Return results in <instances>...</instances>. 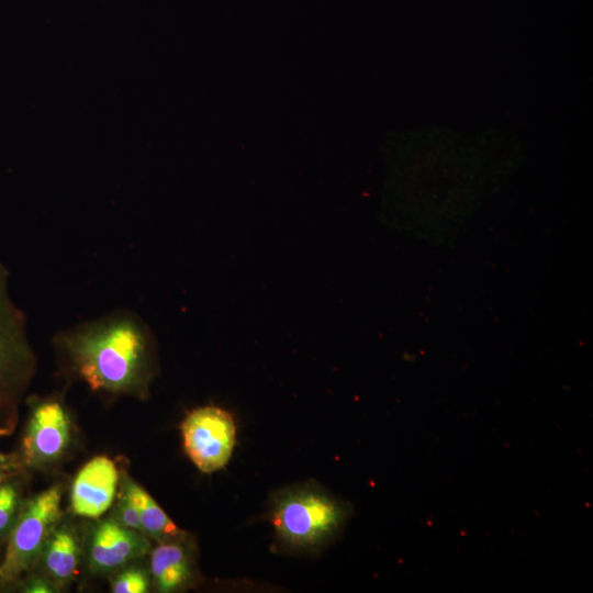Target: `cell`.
<instances>
[{
    "label": "cell",
    "mask_w": 593,
    "mask_h": 593,
    "mask_svg": "<svg viewBox=\"0 0 593 593\" xmlns=\"http://www.w3.org/2000/svg\"><path fill=\"white\" fill-rule=\"evenodd\" d=\"M64 367L88 388L110 396L146 399L157 370L156 342L134 311L120 309L55 334Z\"/></svg>",
    "instance_id": "6da1fadb"
},
{
    "label": "cell",
    "mask_w": 593,
    "mask_h": 593,
    "mask_svg": "<svg viewBox=\"0 0 593 593\" xmlns=\"http://www.w3.org/2000/svg\"><path fill=\"white\" fill-rule=\"evenodd\" d=\"M21 490L9 479L0 484V540L8 538L21 508Z\"/></svg>",
    "instance_id": "7c38bea8"
},
{
    "label": "cell",
    "mask_w": 593,
    "mask_h": 593,
    "mask_svg": "<svg viewBox=\"0 0 593 593\" xmlns=\"http://www.w3.org/2000/svg\"><path fill=\"white\" fill-rule=\"evenodd\" d=\"M112 518L124 527L143 534L138 512L131 499L122 489L115 503Z\"/></svg>",
    "instance_id": "5bb4252c"
},
{
    "label": "cell",
    "mask_w": 593,
    "mask_h": 593,
    "mask_svg": "<svg viewBox=\"0 0 593 593\" xmlns=\"http://www.w3.org/2000/svg\"><path fill=\"white\" fill-rule=\"evenodd\" d=\"M36 369L25 315L11 296L9 271L0 261V438L18 426L20 406Z\"/></svg>",
    "instance_id": "3957f363"
},
{
    "label": "cell",
    "mask_w": 593,
    "mask_h": 593,
    "mask_svg": "<svg viewBox=\"0 0 593 593\" xmlns=\"http://www.w3.org/2000/svg\"><path fill=\"white\" fill-rule=\"evenodd\" d=\"M0 583H1V579H0Z\"/></svg>",
    "instance_id": "e0dca14e"
},
{
    "label": "cell",
    "mask_w": 593,
    "mask_h": 593,
    "mask_svg": "<svg viewBox=\"0 0 593 593\" xmlns=\"http://www.w3.org/2000/svg\"><path fill=\"white\" fill-rule=\"evenodd\" d=\"M135 505L142 526V532L157 542L180 540L187 538L181 530L158 505V503L139 484L127 475L123 477L122 488Z\"/></svg>",
    "instance_id": "8fae6325"
},
{
    "label": "cell",
    "mask_w": 593,
    "mask_h": 593,
    "mask_svg": "<svg viewBox=\"0 0 593 593\" xmlns=\"http://www.w3.org/2000/svg\"><path fill=\"white\" fill-rule=\"evenodd\" d=\"M120 473L107 456L90 459L76 474L70 489L71 511L81 517L99 518L113 504Z\"/></svg>",
    "instance_id": "ba28073f"
},
{
    "label": "cell",
    "mask_w": 593,
    "mask_h": 593,
    "mask_svg": "<svg viewBox=\"0 0 593 593\" xmlns=\"http://www.w3.org/2000/svg\"><path fill=\"white\" fill-rule=\"evenodd\" d=\"M70 415L58 398L37 400L27 419L22 438V460L41 469L57 462L71 441Z\"/></svg>",
    "instance_id": "8992f818"
},
{
    "label": "cell",
    "mask_w": 593,
    "mask_h": 593,
    "mask_svg": "<svg viewBox=\"0 0 593 593\" xmlns=\"http://www.w3.org/2000/svg\"><path fill=\"white\" fill-rule=\"evenodd\" d=\"M150 550L147 536L110 517L99 522L90 534L88 564L92 572L107 573L144 557Z\"/></svg>",
    "instance_id": "52a82bcc"
},
{
    "label": "cell",
    "mask_w": 593,
    "mask_h": 593,
    "mask_svg": "<svg viewBox=\"0 0 593 593\" xmlns=\"http://www.w3.org/2000/svg\"><path fill=\"white\" fill-rule=\"evenodd\" d=\"M61 496V485L55 484L22 504L0 563L1 582L16 580L37 562L60 517Z\"/></svg>",
    "instance_id": "277c9868"
},
{
    "label": "cell",
    "mask_w": 593,
    "mask_h": 593,
    "mask_svg": "<svg viewBox=\"0 0 593 593\" xmlns=\"http://www.w3.org/2000/svg\"><path fill=\"white\" fill-rule=\"evenodd\" d=\"M187 538L158 542L152 550L149 572L158 592H178L193 583L194 561Z\"/></svg>",
    "instance_id": "9c48e42d"
},
{
    "label": "cell",
    "mask_w": 593,
    "mask_h": 593,
    "mask_svg": "<svg viewBox=\"0 0 593 593\" xmlns=\"http://www.w3.org/2000/svg\"><path fill=\"white\" fill-rule=\"evenodd\" d=\"M149 585L150 579L145 570L130 567L115 575L111 589L114 593H145Z\"/></svg>",
    "instance_id": "4fadbf2b"
},
{
    "label": "cell",
    "mask_w": 593,
    "mask_h": 593,
    "mask_svg": "<svg viewBox=\"0 0 593 593\" xmlns=\"http://www.w3.org/2000/svg\"><path fill=\"white\" fill-rule=\"evenodd\" d=\"M26 593H53L57 591V586L48 578L33 577L25 582L22 588Z\"/></svg>",
    "instance_id": "9a60e30c"
},
{
    "label": "cell",
    "mask_w": 593,
    "mask_h": 593,
    "mask_svg": "<svg viewBox=\"0 0 593 593\" xmlns=\"http://www.w3.org/2000/svg\"><path fill=\"white\" fill-rule=\"evenodd\" d=\"M80 556L78 535L66 523L56 524L49 534L40 558L43 571L56 586H65L75 577Z\"/></svg>",
    "instance_id": "30bf717a"
},
{
    "label": "cell",
    "mask_w": 593,
    "mask_h": 593,
    "mask_svg": "<svg viewBox=\"0 0 593 593\" xmlns=\"http://www.w3.org/2000/svg\"><path fill=\"white\" fill-rule=\"evenodd\" d=\"M183 449L203 473H213L230 461L236 444V424L230 412L215 405L189 412L181 426Z\"/></svg>",
    "instance_id": "5b68a950"
},
{
    "label": "cell",
    "mask_w": 593,
    "mask_h": 593,
    "mask_svg": "<svg viewBox=\"0 0 593 593\" xmlns=\"http://www.w3.org/2000/svg\"><path fill=\"white\" fill-rule=\"evenodd\" d=\"M14 473V468L0 467V484L9 480Z\"/></svg>",
    "instance_id": "2e32d148"
},
{
    "label": "cell",
    "mask_w": 593,
    "mask_h": 593,
    "mask_svg": "<svg viewBox=\"0 0 593 593\" xmlns=\"http://www.w3.org/2000/svg\"><path fill=\"white\" fill-rule=\"evenodd\" d=\"M349 513L346 502L315 483H303L275 494L270 523L280 546L296 552H315L338 535Z\"/></svg>",
    "instance_id": "7a4b0ae2"
}]
</instances>
